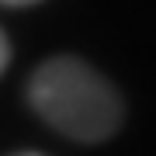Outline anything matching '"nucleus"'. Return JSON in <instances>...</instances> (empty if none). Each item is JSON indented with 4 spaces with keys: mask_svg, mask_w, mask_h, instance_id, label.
<instances>
[{
    "mask_svg": "<svg viewBox=\"0 0 156 156\" xmlns=\"http://www.w3.org/2000/svg\"><path fill=\"white\" fill-rule=\"evenodd\" d=\"M28 101L45 125L73 142H104L122 125L125 104L90 62L76 56L45 59L31 73Z\"/></svg>",
    "mask_w": 156,
    "mask_h": 156,
    "instance_id": "nucleus-1",
    "label": "nucleus"
},
{
    "mask_svg": "<svg viewBox=\"0 0 156 156\" xmlns=\"http://www.w3.org/2000/svg\"><path fill=\"white\" fill-rule=\"evenodd\" d=\"M7 59H11V45H7V35L0 31V73L7 69Z\"/></svg>",
    "mask_w": 156,
    "mask_h": 156,
    "instance_id": "nucleus-2",
    "label": "nucleus"
},
{
    "mask_svg": "<svg viewBox=\"0 0 156 156\" xmlns=\"http://www.w3.org/2000/svg\"><path fill=\"white\" fill-rule=\"evenodd\" d=\"M4 7H28V4H38V0H0Z\"/></svg>",
    "mask_w": 156,
    "mask_h": 156,
    "instance_id": "nucleus-3",
    "label": "nucleus"
},
{
    "mask_svg": "<svg viewBox=\"0 0 156 156\" xmlns=\"http://www.w3.org/2000/svg\"><path fill=\"white\" fill-rule=\"evenodd\" d=\"M11 156H45V153H35V149H24V153H11Z\"/></svg>",
    "mask_w": 156,
    "mask_h": 156,
    "instance_id": "nucleus-4",
    "label": "nucleus"
}]
</instances>
